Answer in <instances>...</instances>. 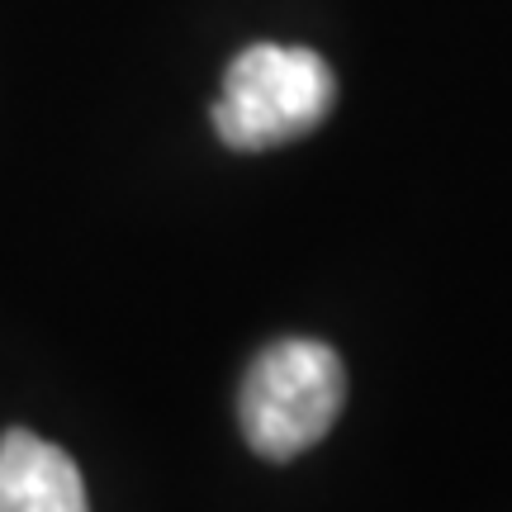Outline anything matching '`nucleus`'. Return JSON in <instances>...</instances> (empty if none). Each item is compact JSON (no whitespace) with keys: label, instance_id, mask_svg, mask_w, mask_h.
I'll return each instance as SVG.
<instances>
[{"label":"nucleus","instance_id":"obj_1","mask_svg":"<svg viewBox=\"0 0 512 512\" xmlns=\"http://www.w3.org/2000/svg\"><path fill=\"white\" fill-rule=\"evenodd\" d=\"M347 403V370L328 342L285 337L252 361L238 394L242 437L261 460H294L332 432Z\"/></svg>","mask_w":512,"mask_h":512},{"label":"nucleus","instance_id":"obj_2","mask_svg":"<svg viewBox=\"0 0 512 512\" xmlns=\"http://www.w3.org/2000/svg\"><path fill=\"white\" fill-rule=\"evenodd\" d=\"M332 100H337V76L313 48L252 43L223 72L214 133L233 152H266L313 133L328 119Z\"/></svg>","mask_w":512,"mask_h":512},{"label":"nucleus","instance_id":"obj_3","mask_svg":"<svg viewBox=\"0 0 512 512\" xmlns=\"http://www.w3.org/2000/svg\"><path fill=\"white\" fill-rule=\"evenodd\" d=\"M0 512H91L76 460L34 432H5L0 437Z\"/></svg>","mask_w":512,"mask_h":512}]
</instances>
